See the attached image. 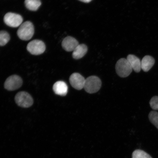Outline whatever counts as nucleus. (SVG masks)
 Listing matches in <instances>:
<instances>
[{
	"mask_svg": "<svg viewBox=\"0 0 158 158\" xmlns=\"http://www.w3.org/2000/svg\"><path fill=\"white\" fill-rule=\"evenodd\" d=\"M88 51V48L84 44H79L73 51L72 56L74 59H80L83 57Z\"/></svg>",
	"mask_w": 158,
	"mask_h": 158,
	"instance_id": "ddd939ff",
	"label": "nucleus"
},
{
	"mask_svg": "<svg viewBox=\"0 0 158 158\" xmlns=\"http://www.w3.org/2000/svg\"><path fill=\"white\" fill-rule=\"evenodd\" d=\"M46 47L42 41L35 40L28 43L27 46V51L31 54L39 55L44 52Z\"/></svg>",
	"mask_w": 158,
	"mask_h": 158,
	"instance_id": "39448f33",
	"label": "nucleus"
},
{
	"mask_svg": "<svg viewBox=\"0 0 158 158\" xmlns=\"http://www.w3.org/2000/svg\"><path fill=\"white\" fill-rule=\"evenodd\" d=\"M81 2H83L88 3L90 2L92 0H79Z\"/></svg>",
	"mask_w": 158,
	"mask_h": 158,
	"instance_id": "6ab92c4d",
	"label": "nucleus"
},
{
	"mask_svg": "<svg viewBox=\"0 0 158 158\" xmlns=\"http://www.w3.org/2000/svg\"><path fill=\"white\" fill-rule=\"evenodd\" d=\"M4 21L8 26L17 27L20 26L23 22V18L21 15L17 14L8 13L4 17Z\"/></svg>",
	"mask_w": 158,
	"mask_h": 158,
	"instance_id": "423d86ee",
	"label": "nucleus"
},
{
	"mask_svg": "<svg viewBox=\"0 0 158 158\" xmlns=\"http://www.w3.org/2000/svg\"><path fill=\"white\" fill-rule=\"evenodd\" d=\"M25 4L27 8L30 10H37L41 4L40 0H25Z\"/></svg>",
	"mask_w": 158,
	"mask_h": 158,
	"instance_id": "4468645a",
	"label": "nucleus"
},
{
	"mask_svg": "<svg viewBox=\"0 0 158 158\" xmlns=\"http://www.w3.org/2000/svg\"><path fill=\"white\" fill-rule=\"evenodd\" d=\"M23 80L20 77L17 75H12L6 80L4 86L6 89L13 91L20 88L23 85Z\"/></svg>",
	"mask_w": 158,
	"mask_h": 158,
	"instance_id": "0eeeda50",
	"label": "nucleus"
},
{
	"mask_svg": "<svg viewBox=\"0 0 158 158\" xmlns=\"http://www.w3.org/2000/svg\"><path fill=\"white\" fill-rule=\"evenodd\" d=\"M132 158H152L149 154L143 150L137 149L132 154Z\"/></svg>",
	"mask_w": 158,
	"mask_h": 158,
	"instance_id": "dca6fc26",
	"label": "nucleus"
},
{
	"mask_svg": "<svg viewBox=\"0 0 158 158\" xmlns=\"http://www.w3.org/2000/svg\"><path fill=\"white\" fill-rule=\"evenodd\" d=\"M15 100L18 105L22 107H30L33 103V98L31 95L25 92H19L17 94Z\"/></svg>",
	"mask_w": 158,
	"mask_h": 158,
	"instance_id": "20e7f679",
	"label": "nucleus"
},
{
	"mask_svg": "<svg viewBox=\"0 0 158 158\" xmlns=\"http://www.w3.org/2000/svg\"><path fill=\"white\" fill-rule=\"evenodd\" d=\"M127 59L132 69L136 73H139L141 69V61L137 57L133 55H129Z\"/></svg>",
	"mask_w": 158,
	"mask_h": 158,
	"instance_id": "9b49d317",
	"label": "nucleus"
},
{
	"mask_svg": "<svg viewBox=\"0 0 158 158\" xmlns=\"http://www.w3.org/2000/svg\"><path fill=\"white\" fill-rule=\"evenodd\" d=\"M116 72L120 77H126L131 73L133 69L127 59L121 58L116 63L115 66Z\"/></svg>",
	"mask_w": 158,
	"mask_h": 158,
	"instance_id": "f03ea898",
	"label": "nucleus"
},
{
	"mask_svg": "<svg viewBox=\"0 0 158 158\" xmlns=\"http://www.w3.org/2000/svg\"><path fill=\"white\" fill-rule=\"evenodd\" d=\"M101 86L100 79L98 77L91 76L86 79L84 88L87 92L92 94L98 92Z\"/></svg>",
	"mask_w": 158,
	"mask_h": 158,
	"instance_id": "7ed1b4c3",
	"label": "nucleus"
},
{
	"mask_svg": "<svg viewBox=\"0 0 158 158\" xmlns=\"http://www.w3.org/2000/svg\"><path fill=\"white\" fill-rule=\"evenodd\" d=\"M79 44L77 40L71 36L65 37L62 43L63 48L68 52L74 51Z\"/></svg>",
	"mask_w": 158,
	"mask_h": 158,
	"instance_id": "1a4fd4ad",
	"label": "nucleus"
},
{
	"mask_svg": "<svg viewBox=\"0 0 158 158\" xmlns=\"http://www.w3.org/2000/svg\"><path fill=\"white\" fill-rule=\"evenodd\" d=\"M155 64V60L153 57L147 55L141 61V69L144 72H147L152 68Z\"/></svg>",
	"mask_w": 158,
	"mask_h": 158,
	"instance_id": "f8f14e48",
	"label": "nucleus"
},
{
	"mask_svg": "<svg viewBox=\"0 0 158 158\" xmlns=\"http://www.w3.org/2000/svg\"><path fill=\"white\" fill-rule=\"evenodd\" d=\"M85 80L83 77L78 73H73L69 78V81L72 86L78 90L84 88Z\"/></svg>",
	"mask_w": 158,
	"mask_h": 158,
	"instance_id": "6e6552de",
	"label": "nucleus"
},
{
	"mask_svg": "<svg viewBox=\"0 0 158 158\" xmlns=\"http://www.w3.org/2000/svg\"><path fill=\"white\" fill-rule=\"evenodd\" d=\"M9 34L5 31H0V46H4L10 40Z\"/></svg>",
	"mask_w": 158,
	"mask_h": 158,
	"instance_id": "2eb2a0df",
	"label": "nucleus"
},
{
	"mask_svg": "<svg viewBox=\"0 0 158 158\" xmlns=\"http://www.w3.org/2000/svg\"><path fill=\"white\" fill-rule=\"evenodd\" d=\"M34 27L32 23L27 21L22 23L18 30V36L22 40L27 41L32 38L34 34Z\"/></svg>",
	"mask_w": 158,
	"mask_h": 158,
	"instance_id": "f257e3e1",
	"label": "nucleus"
},
{
	"mask_svg": "<svg viewBox=\"0 0 158 158\" xmlns=\"http://www.w3.org/2000/svg\"><path fill=\"white\" fill-rule=\"evenodd\" d=\"M151 107L154 110H158V96H154L149 102Z\"/></svg>",
	"mask_w": 158,
	"mask_h": 158,
	"instance_id": "a211bd4d",
	"label": "nucleus"
},
{
	"mask_svg": "<svg viewBox=\"0 0 158 158\" xmlns=\"http://www.w3.org/2000/svg\"><path fill=\"white\" fill-rule=\"evenodd\" d=\"M149 118L151 123L158 129V112L151 111L149 114Z\"/></svg>",
	"mask_w": 158,
	"mask_h": 158,
	"instance_id": "f3484780",
	"label": "nucleus"
},
{
	"mask_svg": "<svg viewBox=\"0 0 158 158\" xmlns=\"http://www.w3.org/2000/svg\"><path fill=\"white\" fill-rule=\"evenodd\" d=\"M55 93L61 96H66L68 92V86L63 81H58L55 83L53 87Z\"/></svg>",
	"mask_w": 158,
	"mask_h": 158,
	"instance_id": "9d476101",
	"label": "nucleus"
}]
</instances>
